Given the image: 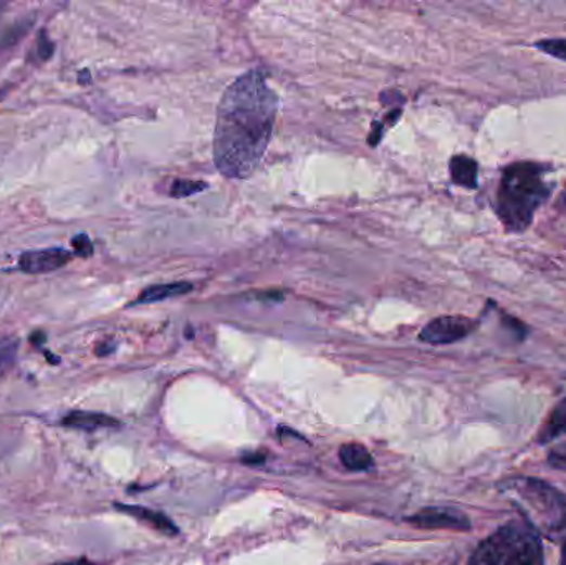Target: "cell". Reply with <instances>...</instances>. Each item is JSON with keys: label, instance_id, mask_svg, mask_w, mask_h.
I'll list each match as a JSON object with an SVG mask.
<instances>
[{"label": "cell", "instance_id": "1", "mask_svg": "<svg viewBox=\"0 0 566 565\" xmlns=\"http://www.w3.org/2000/svg\"><path fill=\"white\" fill-rule=\"evenodd\" d=\"M279 97L260 70L241 75L217 106L214 162L226 178L244 180L269 146Z\"/></svg>", "mask_w": 566, "mask_h": 565}, {"label": "cell", "instance_id": "2", "mask_svg": "<svg viewBox=\"0 0 566 565\" xmlns=\"http://www.w3.org/2000/svg\"><path fill=\"white\" fill-rule=\"evenodd\" d=\"M550 168L540 163H512L502 171L497 191V216L509 232L530 228L535 213L552 196Z\"/></svg>", "mask_w": 566, "mask_h": 565}, {"label": "cell", "instance_id": "3", "mask_svg": "<svg viewBox=\"0 0 566 565\" xmlns=\"http://www.w3.org/2000/svg\"><path fill=\"white\" fill-rule=\"evenodd\" d=\"M468 565H545V554L533 527L509 523L480 542Z\"/></svg>", "mask_w": 566, "mask_h": 565}, {"label": "cell", "instance_id": "4", "mask_svg": "<svg viewBox=\"0 0 566 565\" xmlns=\"http://www.w3.org/2000/svg\"><path fill=\"white\" fill-rule=\"evenodd\" d=\"M503 489L537 532L555 536L566 526V499L558 489L537 478H517Z\"/></svg>", "mask_w": 566, "mask_h": 565}, {"label": "cell", "instance_id": "5", "mask_svg": "<svg viewBox=\"0 0 566 565\" xmlns=\"http://www.w3.org/2000/svg\"><path fill=\"white\" fill-rule=\"evenodd\" d=\"M477 323L467 317H437L421 331L420 338L430 345H448L472 334Z\"/></svg>", "mask_w": 566, "mask_h": 565}, {"label": "cell", "instance_id": "6", "mask_svg": "<svg viewBox=\"0 0 566 565\" xmlns=\"http://www.w3.org/2000/svg\"><path fill=\"white\" fill-rule=\"evenodd\" d=\"M406 521L421 529L468 530L472 527L464 513L451 508H427L414 516L406 517Z\"/></svg>", "mask_w": 566, "mask_h": 565}, {"label": "cell", "instance_id": "7", "mask_svg": "<svg viewBox=\"0 0 566 565\" xmlns=\"http://www.w3.org/2000/svg\"><path fill=\"white\" fill-rule=\"evenodd\" d=\"M72 260V253L53 247V249L28 251L18 259V269L25 274H47L67 266Z\"/></svg>", "mask_w": 566, "mask_h": 565}, {"label": "cell", "instance_id": "8", "mask_svg": "<svg viewBox=\"0 0 566 565\" xmlns=\"http://www.w3.org/2000/svg\"><path fill=\"white\" fill-rule=\"evenodd\" d=\"M115 508L121 511V513L130 514V516L137 517V519L144 521V523L150 524L151 527L166 534V536L179 534L178 527L175 526V523L166 514L141 508V505L115 504Z\"/></svg>", "mask_w": 566, "mask_h": 565}, {"label": "cell", "instance_id": "9", "mask_svg": "<svg viewBox=\"0 0 566 565\" xmlns=\"http://www.w3.org/2000/svg\"><path fill=\"white\" fill-rule=\"evenodd\" d=\"M63 425L68 428L83 429V432H94L100 428H113L119 426L113 416L103 413H94V411H72L65 419Z\"/></svg>", "mask_w": 566, "mask_h": 565}, {"label": "cell", "instance_id": "10", "mask_svg": "<svg viewBox=\"0 0 566 565\" xmlns=\"http://www.w3.org/2000/svg\"><path fill=\"white\" fill-rule=\"evenodd\" d=\"M193 291V285L189 282H172V284H159L153 285V287L144 288L141 292L140 297L134 300L131 306H138V304H153L159 303V300L171 299V297H178V295H185Z\"/></svg>", "mask_w": 566, "mask_h": 565}, {"label": "cell", "instance_id": "11", "mask_svg": "<svg viewBox=\"0 0 566 565\" xmlns=\"http://www.w3.org/2000/svg\"><path fill=\"white\" fill-rule=\"evenodd\" d=\"M451 178L459 187L467 188V190H476L477 183V166L476 159L468 158V156H454L451 159Z\"/></svg>", "mask_w": 566, "mask_h": 565}, {"label": "cell", "instance_id": "12", "mask_svg": "<svg viewBox=\"0 0 566 565\" xmlns=\"http://www.w3.org/2000/svg\"><path fill=\"white\" fill-rule=\"evenodd\" d=\"M339 460L350 471H368L373 467V458L363 445L348 442L339 448Z\"/></svg>", "mask_w": 566, "mask_h": 565}, {"label": "cell", "instance_id": "13", "mask_svg": "<svg viewBox=\"0 0 566 565\" xmlns=\"http://www.w3.org/2000/svg\"><path fill=\"white\" fill-rule=\"evenodd\" d=\"M566 435V398H563L552 413H550L549 420L545 425L540 428L539 442H552L553 439L559 438V436Z\"/></svg>", "mask_w": 566, "mask_h": 565}, {"label": "cell", "instance_id": "14", "mask_svg": "<svg viewBox=\"0 0 566 565\" xmlns=\"http://www.w3.org/2000/svg\"><path fill=\"white\" fill-rule=\"evenodd\" d=\"M537 49L545 52L546 55L555 56L558 61L566 62V39H549L535 43Z\"/></svg>", "mask_w": 566, "mask_h": 565}, {"label": "cell", "instance_id": "15", "mask_svg": "<svg viewBox=\"0 0 566 565\" xmlns=\"http://www.w3.org/2000/svg\"><path fill=\"white\" fill-rule=\"evenodd\" d=\"M15 354H17V342L11 341V338L0 341V375L12 365Z\"/></svg>", "mask_w": 566, "mask_h": 565}, {"label": "cell", "instance_id": "16", "mask_svg": "<svg viewBox=\"0 0 566 565\" xmlns=\"http://www.w3.org/2000/svg\"><path fill=\"white\" fill-rule=\"evenodd\" d=\"M207 184L204 183H194V181H176L171 188V196L178 197H188L191 194L200 193V191L206 190Z\"/></svg>", "mask_w": 566, "mask_h": 565}, {"label": "cell", "instance_id": "17", "mask_svg": "<svg viewBox=\"0 0 566 565\" xmlns=\"http://www.w3.org/2000/svg\"><path fill=\"white\" fill-rule=\"evenodd\" d=\"M549 463L550 466L566 473V442H562V445L555 446V448L550 450Z\"/></svg>", "mask_w": 566, "mask_h": 565}, {"label": "cell", "instance_id": "18", "mask_svg": "<svg viewBox=\"0 0 566 565\" xmlns=\"http://www.w3.org/2000/svg\"><path fill=\"white\" fill-rule=\"evenodd\" d=\"M72 246H74L75 254H78L80 257H88L93 254V244L88 240L87 235L80 234L77 237H74L72 241Z\"/></svg>", "mask_w": 566, "mask_h": 565}, {"label": "cell", "instance_id": "19", "mask_svg": "<svg viewBox=\"0 0 566 565\" xmlns=\"http://www.w3.org/2000/svg\"><path fill=\"white\" fill-rule=\"evenodd\" d=\"M242 461H244V463H247V464H259V463H263V461H266V457H263V454L254 453V454H250V457L242 458Z\"/></svg>", "mask_w": 566, "mask_h": 565}, {"label": "cell", "instance_id": "20", "mask_svg": "<svg viewBox=\"0 0 566 565\" xmlns=\"http://www.w3.org/2000/svg\"><path fill=\"white\" fill-rule=\"evenodd\" d=\"M53 565H99L97 562L88 561V558H75V561L68 562H59V564Z\"/></svg>", "mask_w": 566, "mask_h": 565}, {"label": "cell", "instance_id": "21", "mask_svg": "<svg viewBox=\"0 0 566 565\" xmlns=\"http://www.w3.org/2000/svg\"><path fill=\"white\" fill-rule=\"evenodd\" d=\"M562 565H566V541L565 544H563Z\"/></svg>", "mask_w": 566, "mask_h": 565}, {"label": "cell", "instance_id": "22", "mask_svg": "<svg viewBox=\"0 0 566 565\" xmlns=\"http://www.w3.org/2000/svg\"><path fill=\"white\" fill-rule=\"evenodd\" d=\"M562 201H563V204H565V206H566V188H565V191H563Z\"/></svg>", "mask_w": 566, "mask_h": 565}]
</instances>
